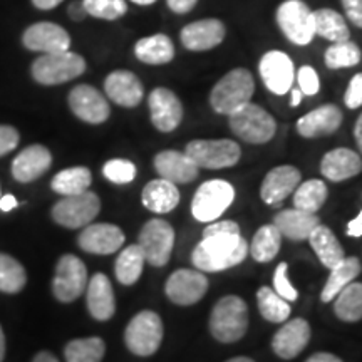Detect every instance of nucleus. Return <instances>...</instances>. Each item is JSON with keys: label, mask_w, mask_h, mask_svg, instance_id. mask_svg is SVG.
Returning a JSON list of instances; mask_svg holds the SVG:
<instances>
[{"label": "nucleus", "mask_w": 362, "mask_h": 362, "mask_svg": "<svg viewBox=\"0 0 362 362\" xmlns=\"http://www.w3.org/2000/svg\"><path fill=\"white\" fill-rule=\"evenodd\" d=\"M223 233H240L238 223H235V221H230V220L211 221V223L203 230V237H208V235H223Z\"/></svg>", "instance_id": "8fccbe9b"}, {"label": "nucleus", "mask_w": 362, "mask_h": 362, "mask_svg": "<svg viewBox=\"0 0 362 362\" xmlns=\"http://www.w3.org/2000/svg\"><path fill=\"white\" fill-rule=\"evenodd\" d=\"M33 362H59V361H57L56 356L51 354V352L42 351V352H39V354L34 357Z\"/></svg>", "instance_id": "052dcab7"}, {"label": "nucleus", "mask_w": 362, "mask_h": 362, "mask_svg": "<svg viewBox=\"0 0 362 362\" xmlns=\"http://www.w3.org/2000/svg\"><path fill=\"white\" fill-rule=\"evenodd\" d=\"M275 21L293 45H309L315 37L314 12L304 0H284L275 12Z\"/></svg>", "instance_id": "423d86ee"}, {"label": "nucleus", "mask_w": 362, "mask_h": 362, "mask_svg": "<svg viewBox=\"0 0 362 362\" xmlns=\"http://www.w3.org/2000/svg\"><path fill=\"white\" fill-rule=\"evenodd\" d=\"M309 242L312 245V250L315 252V255L319 257L320 264H322L325 269H334V267L341 264V262L346 259V253H344V248L336 235H334L332 230L325 225H317L314 230H312Z\"/></svg>", "instance_id": "7c9ffc66"}, {"label": "nucleus", "mask_w": 362, "mask_h": 362, "mask_svg": "<svg viewBox=\"0 0 362 362\" xmlns=\"http://www.w3.org/2000/svg\"><path fill=\"white\" fill-rule=\"evenodd\" d=\"M141 200L149 211L165 215L173 211L180 203V192L175 183L165 178H158L149 181L143 188Z\"/></svg>", "instance_id": "c85d7f7f"}, {"label": "nucleus", "mask_w": 362, "mask_h": 362, "mask_svg": "<svg viewBox=\"0 0 362 362\" xmlns=\"http://www.w3.org/2000/svg\"><path fill=\"white\" fill-rule=\"evenodd\" d=\"M88 287V269L76 255H62L57 262L52 292L57 300L69 304L83 296Z\"/></svg>", "instance_id": "f8f14e48"}, {"label": "nucleus", "mask_w": 362, "mask_h": 362, "mask_svg": "<svg viewBox=\"0 0 362 362\" xmlns=\"http://www.w3.org/2000/svg\"><path fill=\"white\" fill-rule=\"evenodd\" d=\"M300 171L291 165L277 166V168L270 170L260 188L262 200L267 205H279L288 194L296 192L298 183H300Z\"/></svg>", "instance_id": "5701e85b"}, {"label": "nucleus", "mask_w": 362, "mask_h": 362, "mask_svg": "<svg viewBox=\"0 0 362 362\" xmlns=\"http://www.w3.org/2000/svg\"><path fill=\"white\" fill-rule=\"evenodd\" d=\"M88 309L96 320H110L115 315L116 300L110 279L104 274L93 275L88 282Z\"/></svg>", "instance_id": "cd10ccee"}, {"label": "nucleus", "mask_w": 362, "mask_h": 362, "mask_svg": "<svg viewBox=\"0 0 362 362\" xmlns=\"http://www.w3.org/2000/svg\"><path fill=\"white\" fill-rule=\"evenodd\" d=\"M19 131L12 126L0 124V156L11 153L19 144Z\"/></svg>", "instance_id": "09e8293b"}, {"label": "nucleus", "mask_w": 362, "mask_h": 362, "mask_svg": "<svg viewBox=\"0 0 362 362\" xmlns=\"http://www.w3.org/2000/svg\"><path fill=\"white\" fill-rule=\"evenodd\" d=\"M134 56L144 64L163 66L175 59V44L166 34H155L134 44Z\"/></svg>", "instance_id": "c756f323"}, {"label": "nucleus", "mask_w": 362, "mask_h": 362, "mask_svg": "<svg viewBox=\"0 0 362 362\" xmlns=\"http://www.w3.org/2000/svg\"><path fill=\"white\" fill-rule=\"evenodd\" d=\"M106 352V344L101 337L74 339L66 346L64 357L67 362H101Z\"/></svg>", "instance_id": "a19ab883"}, {"label": "nucleus", "mask_w": 362, "mask_h": 362, "mask_svg": "<svg viewBox=\"0 0 362 362\" xmlns=\"http://www.w3.org/2000/svg\"><path fill=\"white\" fill-rule=\"evenodd\" d=\"M334 312L344 322H359L362 319V284L351 282L334 298Z\"/></svg>", "instance_id": "f704fd0d"}, {"label": "nucleus", "mask_w": 362, "mask_h": 362, "mask_svg": "<svg viewBox=\"0 0 362 362\" xmlns=\"http://www.w3.org/2000/svg\"><path fill=\"white\" fill-rule=\"evenodd\" d=\"M185 153L198 168L205 170L230 168L242 156L238 143L232 139H194L187 144Z\"/></svg>", "instance_id": "0eeeda50"}, {"label": "nucleus", "mask_w": 362, "mask_h": 362, "mask_svg": "<svg viewBox=\"0 0 362 362\" xmlns=\"http://www.w3.org/2000/svg\"><path fill=\"white\" fill-rule=\"evenodd\" d=\"M257 305L265 320L274 324H284L291 317V305L288 300L280 297L274 288L262 287L257 292Z\"/></svg>", "instance_id": "58836bf2"}, {"label": "nucleus", "mask_w": 362, "mask_h": 362, "mask_svg": "<svg viewBox=\"0 0 362 362\" xmlns=\"http://www.w3.org/2000/svg\"><path fill=\"white\" fill-rule=\"evenodd\" d=\"M170 11L175 13H180V16H185V13L192 12L194 7H197L198 0H166Z\"/></svg>", "instance_id": "603ef678"}, {"label": "nucleus", "mask_w": 362, "mask_h": 362, "mask_svg": "<svg viewBox=\"0 0 362 362\" xmlns=\"http://www.w3.org/2000/svg\"><path fill=\"white\" fill-rule=\"evenodd\" d=\"M362 171V158L349 148H336L325 153L320 161V173L330 181H346Z\"/></svg>", "instance_id": "a878e982"}, {"label": "nucleus", "mask_w": 362, "mask_h": 362, "mask_svg": "<svg viewBox=\"0 0 362 362\" xmlns=\"http://www.w3.org/2000/svg\"><path fill=\"white\" fill-rule=\"evenodd\" d=\"M362 52L359 45L352 40H342V42H332L325 49L324 62L329 69H346L354 67L361 62Z\"/></svg>", "instance_id": "ea45409f"}, {"label": "nucleus", "mask_w": 362, "mask_h": 362, "mask_svg": "<svg viewBox=\"0 0 362 362\" xmlns=\"http://www.w3.org/2000/svg\"><path fill=\"white\" fill-rule=\"evenodd\" d=\"M62 2H64V0H33L34 6L40 8V11H51V8L61 6Z\"/></svg>", "instance_id": "13d9d810"}, {"label": "nucleus", "mask_w": 362, "mask_h": 362, "mask_svg": "<svg viewBox=\"0 0 362 362\" xmlns=\"http://www.w3.org/2000/svg\"><path fill=\"white\" fill-rule=\"evenodd\" d=\"M93 181V175L84 166H74V168L62 170L52 178L51 187L56 193L62 197H71V194H79L88 192Z\"/></svg>", "instance_id": "c9c22d12"}, {"label": "nucleus", "mask_w": 362, "mask_h": 362, "mask_svg": "<svg viewBox=\"0 0 362 362\" xmlns=\"http://www.w3.org/2000/svg\"><path fill=\"white\" fill-rule=\"evenodd\" d=\"M327 197L329 189L325 187L324 181L309 180L296 188V192H293V205L298 210L317 214L322 208L325 200H327Z\"/></svg>", "instance_id": "4c0bfd02"}, {"label": "nucleus", "mask_w": 362, "mask_h": 362, "mask_svg": "<svg viewBox=\"0 0 362 362\" xmlns=\"http://www.w3.org/2000/svg\"><path fill=\"white\" fill-rule=\"evenodd\" d=\"M69 107L81 121L89 124H101L111 115L106 98L89 84H79L71 90Z\"/></svg>", "instance_id": "dca6fc26"}, {"label": "nucleus", "mask_w": 362, "mask_h": 362, "mask_svg": "<svg viewBox=\"0 0 362 362\" xmlns=\"http://www.w3.org/2000/svg\"><path fill=\"white\" fill-rule=\"evenodd\" d=\"M131 2L136 4V6H153L158 0H131Z\"/></svg>", "instance_id": "0e129e2a"}, {"label": "nucleus", "mask_w": 362, "mask_h": 362, "mask_svg": "<svg viewBox=\"0 0 362 362\" xmlns=\"http://www.w3.org/2000/svg\"><path fill=\"white\" fill-rule=\"evenodd\" d=\"M33 78L39 84L56 86L64 84L84 74L86 61L78 52L62 51L44 54L37 57L33 64Z\"/></svg>", "instance_id": "39448f33"}, {"label": "nucleus", "mask_w": 362, "mask_h": 362, "mask_svg": "<svg viewBox=\"0 0 362 362\" xmlns=\"http://www.w3.org/2000/svg\"><path fill=\"white\" fill-rule=\"evenodd\" d=\"M274 225L277 226L282 237L292 240V242H302V240H309L312 230L320 225V220L310 211L291 208V210L279 211L274 216Z\"/></svg>", "instance_id": "bb28decb"}, {"label": "nucleus", "mask_w": 362, "mask_h": 362, "mask_svg": "<svg viewBox=\"0 0 362 362\" xmlns=\"http://www.w3.org/2000/svg\"><path fill=\"white\" fill-rule=\"evenodd\" d=\"M27 282L25 269L13 257L0 253V292L17 293Z\"/></svg>", "instance_id": "79ce46f5"}, {"label": "nucleus", "mask_w": 362, "mask_h": 362, "mask_svg": "<svg viewBox=\"0 0 362 362\" xmlns=\"http://www.w3.org/2000/svg\"><path fill=\"white\" fill-rule=\"evenodd\" d=\"M344 103L349 110H357V107L362 106V72L351 79L346 94H344Z\"/></svg>", "instance_id": "de8ad7c7"}, {"label": "nucleus", "mask_w": 362, "mask_h": 362, "mask_svg": "<svg viewBox=\"0 0 362 362\" xmlns=\"http://www.w3.org/2000/svg\"><path fill=\"white\" fill-rule=\"evenodd\" d=\"M104 90L112 103L123 107H136L144 96V88L138 76L124 69L112 71L107 76L104 81Z\"/></svg>", "instance_id": "412c9836"}, {"label": "nucleus", "mask_w": 362, "mask_h": 362, "mask_svg": "<svg viewBox=\"0 0 362 362\" xmlns=\"http://www.w3.org/2000/svg\"><path fill=\"white\" fill-rule=\"evenodd\" d=\"M226 362H255V361L250 359V357L240 356V357H233V359H230V361H226Z\"/></svg>", "instance_id": "69168bd1"}, {"label": "nucleus", "mask_w": 362, "mask_h": 362, "mask_svg": "<svg viewBox=\"0 0 362 362\" xmlns=\"http://www.w3.org/2000/svg\"><path fill=\"white\" fill-rule=\"evenodd\" d=\"M228 126L235 136L250 144H265L277 133V121L259 104L252 101L228 115Z\"/></svg>", "instance_id": "20e7f679"}, {"label": "nucleus", "mask_w": 362, "mask_h": 362, "mask_svg": "<svg viewBox=\"0 0 362 362\" xmlns=\"http://www.w3.org/2000/svg\"><path fill=\"white\" fill-rule=\"evenodd\" d=\"M226 35V27L218 19H202L181 29L180 40L185 49L193 52L210 51L218 47Z\"/></svg>", "instance_id": "a211bd4d"}, {"label": "nucleus", "mask_w": 362, "mask_h": 362, "mask_svg": "<svg viewBox=\"0 0 362 362\" xmlns=\"http://www.w3.org/2000/svg\"><path fill=\"white\" fill-rule=\"evenodd\" d=\"M296 81L304 96H315L320 90L319 74H317V71L312 66H302L296 72Z\"/></svg>", "instance_id": "49530a36"}, {"label": "nucleus", "mask_w": 362, "mask_h": 362, "mask_svg": "<svg viewBox=\"0 0 362 362\" xmlns=\"http://www.w3.org/2000/svg\"><path fill=\"white\" fill-rule=\"evenodd\" d=\"M208 291V279L200 270L180 269L166 280L165 292L176 305H193L200 302Z\"/></svg>", "instance_id": "4468645a"}, {"label": "nucleus", "mask_w": 362, "mask_h": 362, "mask_svg": "<svg viewBox=\"0 0 362 362\" xmlns=\"http://www.w3.org/2000/svg\"><path fill=\"white\" fill-rule=\"evenodd\" d=\"M347 235L349 237H362V210L354 220L347 223Z\"/></svg>", "instance_id": "864d4df0"}, {"label": "nucleus", "mask_w": 362, "mask_h": 362, "mask_svg": "<svg viewBox=\"0 0 362 362\" xmlns=\"http://www.w3.org/2000/svg\"><path fill=\"white\" fill-rule=\"evenodd\" d=\"M19 203H17V198L13 194H4V197H0V210L2 211H11Z\"/></svg>", "instance_id": "4d7b16f0"}, {"label": "nucleus", "mask_w": 362, "mask_h": 362, "mask_svg": "<svg viewBox=\"0 0 362 362\" xmlns=\"http://www.w3.org/2000/svg\"><path fill=\"white\" fill-rule=\"evenodd\" d=\"M260 78L270 93L284 96L296 83V66L287 54L282 51H269L259 62Z\"/></svg>", "instance_id": "ddd939ff"}, {"label": "nucleus", "mask_w": 362, "mask_h": 362, "mask_svg": "<svg viewBox=\"0 0 362 362\" xmlns=\"http://www.w3.org/2000/svg\"><path fill=\"white\" fill-rule=\"evenodd\" d=\"M280 245H282V233L274 223L264 225L259 228V232L253 235L252 243L248 245V252L252 253V259L260 264L270 262L272 259L277 257L280 252Z\"/></svg>", "instance_id": "72a5a7b5"}, {"label": "nucleus", "mask_w": 362, "mask_h": 362, "mask_svg": "<svg viewBox=\"0 0 362 362\" xmlns=\"http://www.w3.org/2000/svg\"><path fill=\"white\" fill-rule=\"evenodd\" d=\"M52 155L42 144H33L13 158L12 161V175L13 178L21 183H29V181L37 180L45 171L51 168Z\"/></svg>", "instance_id": "b1692460"}, {"label": "nucleus", "mask_w": 362, "mask_h": 362, "mask_svg": "<svg viewBox=\"0 0 362 362\" xmlns=\"http://www.w3.org/2000/svg\"><path fill=\"white\" fill-rule=\"evenodd\" d=\"M305 362H342L337 356L330 354V352H317V354L310 356Z\"/></svg>", "instance_id": "6e6d98bb"}, {"label": "nucleus", "mask_w": 362, "mask_h": 362, "mask_svg": "<svg viewBox=\"0 0 362 362\" xmlns=\"http://www.w3.org/2000/svg\"><path fill=\"white\" fill-rule=\"evenodd\" d=\"M79 247L94 255H111L124 245V233L119 226L111 223H93L81 232Z\"/></svg>", "instance_id": "6ab92c4d"}, {"label": "nucleus", "mask_w": 362, "mask_h": 362, "mask_svg": "<svg viewBox=\"0 0 362 362\" xmlns=\"http://www.w3.org/2000/svg\"><path fill=\"white\" fill-rule=\"evenodd\" d=\"M274 291L288 302H293L298 297V292L296 291V287H293L291 280H288V264L287 262H280V264L277 265V269H275Z\"/></svg>", "instance_id": "a18cd8bd"}, {"label": "nucleus", "mask_w": 362, "mask_h": 362, "mask_svg": "<svg viewBox=\"0 0 362 362\" xmlns=\"http://www.w3.org/2000/svg\"><path fill=\"white\" fill-rule=\"evenodd\" d=\"M144 260L153 267H165L171 259L175 247V230L166 220H149L138 237Z\"/></svg>", "instance_id": "9b49d317"}, {"label": "nucleus", "mask_w": 362, "mask_h": 362, "mask_svg": "<svg viewBox=\"0 0 362 362\" xmlns=\"http://www.w3.org/2000/svg\"><path fill=\"white\" fill-rule=\"evenodd\" d=\"M22 42L29 51L52 54L69 51L71 47V35L67 34L64 27L54 22H37L27 27Z\"/></svg>", "instance_id": "f3484780"}, {"label": "nucleus", "mask_w": 362, "mask_h": 362, "mask_svg": "<svg viewBox=\"0 0 362 362\" xmlns=\"http://www.w3.org/2000/svg\"><path fill=\"white\" fill-rule=\"evenodd\" d=\"M315 35L330 42H342L351 39V30L344 17L334 8H319L314 11Z\"/></svg>", "instance_id": "473e14b6"}, {"label": "nucleus", "mask_w": 362, "mask_h": 362, "mask_svg": "<svg viewBox=\"0 0 362 362\" xmlns=\"http://www.w3.org/2000/svg\"><path fill=\"white\" fill-rule=\"evenodd\" d=\"M67 12H69L71 19L76 21V22L83 21L84 17L88 16V13H86V8L83 6V2H72L71 6H69V8H67Z\"/></svg>", "instance_id": "5fc2aeb1"}, {"label": "nucleus", "mask_w": 362, "mask_h": 362, "mask_svg": "<svg viewBox=\"0 0 362 362\" xmlns=\"http://www.w3.org/2000/svg\"><path fill=\"white\" fill-rule=\"evenodd\" d=\"M354 138H356L357 148H359V151H361V155H362V112H361V116L357 117V121H356Z\"/></svg>", "instance_id": "bf43d9fd"}, {"label": "nucleus", "mask_w": 362, "mask_h": 362, "mask_svg": "<svg viewBox=\"0 0 362 362\" xmlns=\"http://www.w3.org/2000/svg\"><path fill=\"white\" fill-rule=\"evenodd\" d=\"M6 357V336H4V330L0 327V362Z\"/></svg>", "instance_id": "e2e57ef3"}, {"label": "nucleus", "mask_w": 362, "mask_h": 362, "mask_svg": "<svg viewBox=\"0 0 362 362\" xmlns=\"http://www.w3.org/2000/svg\"><path fill=\"white\" fill-rule=\"evenodd\" d=\"M161 341V317L153 310H143L136 314L124 330V342L134 356H153L160 349Z\"/></svg>", "instance_id": "1a4fd4ad"}, {"label": "nucleus", "mask_w": 362, "mask_h": 362, "mask_svg": "<svg viewBox=\"0 0 362 362\" xmlns=\"http://www.w3.org/2000/svg\"><path fill=\"white\" fill-rule=\"evenodd\" d=\"M248 255V243L240 233L208 235L194 247L192 264L200 272H223L242 264Z\"/></svg>", "instance_id": "f257e3e1"}, {"label": "nucleus", "mask_w": 362, "mask_h": 362, "mask_svg": "<svg viewBox=\"0 0 362 362\" xmlns=\"http://www.w3.org/2000/svg\"><path fill=\"white\" fill-rule=\"evenodd\" d=\"M101 211V200L96 193L83 192L59 200L52 208V218L66 228L76 230L88 226Z\"/></svg>", "instance_id": "9d476101"}, {"label": "nucleus", "mask_w": 362, "mask_h": 362, "mask_svg": "<svg viewBox=\"0 0 362 362\" xmlns=\"http://www.w3.org/2000/svg\"><path fill=\"white\" fill-rule=\"evenodd\" d=\"M235 200V188L225 180L205 181L194 193L192 214L202 223H211L228 210Z\"/></svg>", "instance_id": "6e6552de"}, {"label": "nucleus", "mask_w": 362, "mask_h": 362, "mask_svg": "<svg viewBox=\"0 0 362 362\" xmlns=\"http://www.w3.org/2000/svg\"><path fill=\"white\" fill-rule=\"evenodd\" d=\"M341 2L347 19L362 29V0H341Z\"/></svg>", "instance_id": "3c124183"}, {"label": "nucleus", "mask_w": 362, "mask_h": 362, "mask_svg": "<svg viewBox=\"0 0 362 362\" xmlns=\"http://www.w3.org/2000/svg\"><path fill=\"white\" fill-rule=\"evenodd\" d=\"M310 341V325L305 319L285 320L272 339V349L280 359H293Z\"/></svg>", "instance_id": "aec40b11"}, {"label": "nucleus", "mask_w": 362, "mask_h": 362, "mask_svg": "<svg viewBox=\"0 0 362 362\" xmlns=\"http://www.w3.org/2000/svg\"><path fill=\"white\" fill-rule=\"evenodd\" d=\"M155 170L161 178L175 185L189 183L197 178L198 171H200V168L189 160L187 153L176 151V149H166V151L158 153L155 156Z\"/></svg>", "instance_id": "393cba45"}, {"label": "nucleus", "mask_w": 362, "mask_h": 362, "mask_svg": "<svg viewBox=\"0 0 362 362\" xmlns=\"http://www.w3.org/2000/svg\"><path fill=\"white\" fill-rule=\"evenodd\" d=\"M342 124V111L336 104H324V106L315 107L314 111L307 112L297 121V133L302 138L312 139L320 138V136L334 134Z\"/></svg>", "instance_id": "4be33fe9"}, {"label": "nucleus", "mask_w": 362, "mask_h": 362, "mask_svg": "<svg viewBox=\"0 0 362 362\" xmlns=\"http://www.w3.org/2000/svg\"><path fill=\"white\" fill-rule=\"evenodd\" d=\"M81 2L88 16L103 21L121 19L128 12L126 0H81Z\"/></svg>", "instance_id": "37998d69"}, {"label": "nucleus", "mask_w": 362, "mask_h": 362, "mask_svg": "<svg viewBox=\"0 0 362 362\" xmlns=\"http://www.w3.org/2000/svg\"><path fill=\"white\" fill-rule=\"evenodd\" d=\"M144 262L146 260H144L143 250L139 248L138 243H136V245L126 247L116 260L115 272L117 282L123 285H133L138 282L143 274Z\"/></svg>", "instance_id": "e433bc0d"}, {"label": "nucleus", "mask_w": 362, "mask_h": 362, "mask_svg": "<svg viewBox=\"0 0 362 362\" xmlns=\"http://www.w3.org/2000/svg\"><path fill=\"white\" fill-rule=\"evenodd\" d=\"M292 98H291V106L292 107H297L298 104L302 103V98H304V94H302V90L298 88H292Z\"/></svg>", "instance_id": "680f3d73"}, {"label": "nucleus", "mask_w": 362, "mask_h": 362, "mask_svg": "<svg viewBox=\"0 0 362 362\" xmlns=\"http://www.w3.org/2000/svg\"><path fill=\"white\" fill-rule=\"evenodd\" d=\"M103 175L116 185L131 183L136 176V166L129 160H110L104 165Z\"/></svg>", "instance_id": "c03bdc74"}, {"label": "nucleus", "mask_w": 362, "mask_h": 362, "mask_svg": "<svg viewBox=\"0 0 362 362\" xmlns=\"http://www.w3.org/2000/svg\"><path fill=\"white\" fill-rule=\"evenodd\" d=\"M151 123L161 133H171L183 119V104L173 90L168 88H156L148 98Z\"/></svg>", "instance_id": "2eb2a0df"}, {"label": "nucleus", "mask_w": 362, "mask_h": 362, "mask_svg": "<svg viewBox=\"0 0 362 362\" xmlns=\"http://www.w3.org/2000/svg\"><path fill=\"white\" fill-rule=\"evenodd\" d=\"M361 270L362 265L357 257H346L341 264L330 269V275L324 285L322 293H320V300L332 302L344 287H347V285L359 277Z\"/></svg>", "instance_id": "2f4dec72"}, {"label": "nucleus", "mask_w": 362, "mask_h": 362, "mask_svg": "<svg viewBox=\"0 0 362 362\" xmlns=\"http://www.w3.org/2000/svg\"><path fill=\"white\" fill-rule=\"evenodd\" d=\"M248 305L238 296H225L214 305L210 315V332L218 342H237L247 334Z\"/></svg>", "instance_id": "f03ea898"}, {"label": "nucleus", "mask_w": 362, "mask_h": 362, "mask_svg": "<svg viewBox=\"0 0 362 362\" xmlns=\"http://www.w3.org/2000/svg\"><path fill=\"white\" fill-rule=\"evenodd\" d=\"M253 93H255V79L252 72L237 67L226 72L214 86L210 93V104L215 112L228 116L240 106L250 103Z\"/></svg>", "instance_id": "7ed1b4c3"}]
</instances>
